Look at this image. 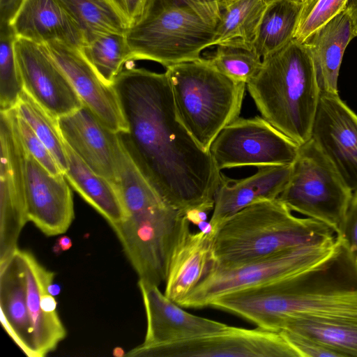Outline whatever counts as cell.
<instances>
[{
    "instance_id": "cell-1",
    "label": "cell",
    "mask_w": 357,
    "mask_h": 357,
    "mask_svg": "<svg viewBox=\"0 0 357 357\" xmlns=\"http://www.w3.org/2000/svg\"><path fill=\"white\" fill-rule=\"evenodd\" d=\"M126 129L123 149L167 204L210 211L222 172L181 121L167 73L126 68L112 84Z\"/></svg>"
},
{
    "instance_id": "cell-2",
    "label": "cell",
    "mask_w": 357,
    "mask_h": 357,
    "mask_svg": "<svg viewBox=\"0 0 357 357\" xmlns=\"http://www.w3.org/2000/svg\"><path fill=\"white\" fill-rule=\"evenodd\" d=\"M227 307L257 327L275 332L295 321H357V265L342 241L339 252L326 262L284 280L234 291Z\"/></svg>"
},
{
    "instance_id": "cell-3",
    "label": "cell",
    "mask_w": 357,
    "mask_h": 357,
    "mask_svg": "<svg viewBox=\"0 0 357 357\" xmlns=\"http://www.w3.org/2000/svg\"><path fill=\"white\" fill-rule=\"evenodd\" d=\"M246 88L265 120L301 146L311 139L321 89L311 53L292 39L262 59Z\"/></svg>"
},
{
    "instance_id": "cell-4",
    "label": "cell",
    "mask_w": 357,
    "mask_h": 357,
    "mask_svg": "<svg viewBox=\"0 0 357 357\" xmlns=\"http://www.w3.org/2000/svg\"><path fill=\"white\" fill-rule=\"evenodd\" d=\"M335 236L319 221L294 215L278 199L260 201L219 226L212 242L213 266H235Z\"/></svg>"
},
{
    "instance_id": "cell-5",
    "label": "cell",
    "mask_w": 357,
    "mask_h": 357,
    "mask_svg": "<svg viewBox=\"0 0 357 357\" xmlns=\"http://www.w3.org/2000/svg\"><path fill=\"white\" fill-rule=\"evenodd\" d=\"M119 189L127 215L111 227L139 280L159 287L185 213L161 199L136 169L121 175Z\"/></svg>"
},
{
    "instance_id": "cell-6",
    "label": "cell",
    "mask_w": 357,
    "mask_h": 357,
    "mask_svg": "<svg viewBox=\"0 0 357 357\" xmlns=\"http://www.w3.org/2000/svg\"><path fill=\"white\" fill-rule=\"evenodd\" d=\"M177 114L206 151L220 132L239 117L246 84L236 82L200 58L166 68Z\"/></svg>"
},
{
    "instance_id": "cell-7",
    "label": "cell",
    "mask_w": 357,
    "mask_h": 357,
    "mask_svg": "<svg viewBox=\"0 0 357 357\" xmlns=\"http://www.w3.org/2000/svg\"><path fill=\"white\" fill-rule=\"evenodd\" d=\"M215 27L178 0H146L126 37L132 60L145 59L165 68L200 59L213 46Z\"/></svg>"
},
{
    "instance_id": "cell-8",
    "label": "cell",
    "mask_w": 357,
    "mask_h": 357,
    "mask_svg": "<svg viewBox=\"0 0 357 357\" xmlns=\"http://www.w3.org/2000/svg\"><path fill=\"white\" fill-rule=\"evenodd\" d=\"M341 246V239L335 236L235 266L213 265L179 305L204 307L228 294L297 275L326 262L339 252Z\"/></svg>"
},
{
    "instance_id": "cell-9",
    "label": "cell",
    "mask_w": 357,
    "mask_h": 357,
    "mask_svg": "<svg viewBox=\"0 0 357 357\" xmlns=\"http://www.w3.org/2000/svg\"><path fill=\"white\" fill-rule=\"evenodd\" d=\"M353 192L310 139L299 147L290 178L278 199L291 211L319 221L341 236Z\"/></svg>"
},
{
    "instance_id": "cell-10",
    "label": "cell",
    "mask_w": 357,
    "mask_h": 357,
    "mask_svg": "<svg viewBox=\"0 0 357 357\" xmlns=\"http://www.w3.org/2000/svg\"><path fill=\"white\" fill-rule=\"evenodd\" d=\"M300 146L262 116L240 118L226 126L211 144L209 152L216 167L292 165Z\"/></svg>"
},
{
    "instance_id": "cell-11",
    "label": "cell",
    "mask_w": 357,
    "mask_h": 357,
    "mask_svg": "<svg viewBox=\"0 0 357 357\" xmlns=\"http://www.w3.org/2000/svg\"><path fill=\"white\" fill-rule=\"evenodd\" d=\"M129 357H298L280 332L227 326L222 331L176 342L140 349Z\"/></svg>"
},
{
    "instance_id": "cell-12",
    "label": "cell",
    "mask_w": 357,
    "mask_h": 357,
    "mask_svg": "<svg viewBox=\"0 0 357 357\" xmlns=\"http://www.w3.org/2000/svg\"><path fill=\"white\" fill-rule=\"evenodd\" d=\"M15 108L0 112V265L17 250L29 221L25 199V150L14 121Z\"/></svg>"
},
{
    "instance_id": "cell-13",
    "label": "cell",
    "mask_w": 357,
    "mask_h": 357,
    "mask_svg": "<svg viewBox=\"0 0 357 357\" xmlns=\"http://www.w3.org/2000/svg\"><path fill=\"white\" fill-rule=\"evenodd\" d=\"M15 50L24 90L51 115L58 119L83 105L45 44L16 37Z\"/></svg>"
},
{
    "instance_id": "cell-14",
    "label": "cell",
    "mask_w": 357,
    "mask_h": 357,
    "mask_svg": "<svg viewBox=\"0 0 357 357\" xmlns=\"http://www.w3.org/2000/svg\"><path fill=\"white\" fill-rule=\"evenodd\" d=\"M311 139L346 185L357 192V115L338 94L321 91Z\"/></svg>"
},
{
    "instance_id": "cell-15",
    "label": "cell",
    "mask_w": 357,
    "mask_h": 357,
    "mask_svg": "<svg viewBox=\"0 0 357 357\" xmlns=\"http://www.w3.org/2000/svg\"><path fill=\"white\" fill-rule=\"evenodd\" d=\"M24 171L28 220L47 236L64 234L75 217L65 174L50 173L26 151Z\"/></svg>"
},
{
    "instance_id": "cell-16",
    "label": "cell",
    "mask_w": 357,
    "mask_h": 357,
    "mask_svg": "<svg viewBox=\"0 0 357 357\" xmlns=\"http://www.w3.org/2000/svg\"><path fill=\"white\" fill-rule=\"evenodd\" d=\"M64 142L94 172L117 185L123 147L118 133L86 105L57 119Z\"/></svg>"
},
{
    "instance_id": "cell-17",
    "label": "cell",
    "mask_w": 357,
    "mask_h": 357,
    "mask_svg": "<svg viewBox=\"0 0 357 357\" xmlns=\"http://www.w3.org/2000/svg\"><path fill=\"white\" fill-rule=\"evenodd\" d=\"M138 287L146 316L145 338L138 348L200 337L222 331L228 326L188 312L162 294L158 286L138 280Z\"/></svg>"
},
{
    "instance_id": "cell-18",
    "label": "cell",
    "mask_w": 357,
    "mask_h": 357,
    "mask_svg": "<svg viewBox=\"0 0 357 357\" xmlns=\"http://www.w3.org/2000/svg\"><path fill=\"white\" fill-rule=\"evenodd\" d=\"M45 45L83 104L112 130H125L126 124L114 89L102 80L79 48L57 41Z\"/></svg>"
},
{
    "instance_id": "cell-19",
    "label": "cell",
    "mask_w": 357,
    "mask_h": 357,
    "mask_svg": "<svg viewBox=\"0 0 357 357\" xmlns=\"http://www.w3.org/2000/svg\"><path fill=\"white\" fill-rule=\"evenodd\" d=\"M257 168L256 173L241 179H232L222 173L209 220L215 231L225 220L246 206L278 199L288 183L292 165Z\"/></svg>"
},
{
    "instance_id": "cell-20",
    "label": "cell",
    "mask_w": 357,
    "mask_h": 357,
    "mask_svg": "<svg viewBox=\"0 0 357 357\" xmlns=\"http://www.w3.org/2000/svg\"><path fill=\"white\" fill-rule=\"evenodd\" d=\"M213 236L192 231L184 215L169 261L165 294L180 305L213 265Z\"/></svg>"
},
{
    "instance_id": "cell-21",
    "label": "cell",
    "mask_w": 357,
    "mask_h": 357,
    "mask_svg": "<svg viewBox=\"0 0 357 357\" xmlns=\"http://www.w3.org/2000/svg\"><path fill=\"white\" fill-rule=\"evenodd\" d=\"M10 25L16 37L40 44L57 41L81 48L85 39L59 0H23Z\"/></svg>"
},
{
    "instance_id": "cell-22",
    "label": "cell",
    "mask_w": 357,
    "mask_h": 357,
    "mask_svg": "<svg viewBox=\"0 0 357 357\" xmlns=\"http://www.w3.org/2000/svg\"><path fill=\"white\" fill-rule=\"evenodd\" d=\"M15 254L25 278L36 357H44L54 351L67 334L59 314H47L40 306L41 294L54 281L55 273L45 268L29 251L17 248Z\"/></svg>"
},
{
    "instance_id": "cell-23",
    "label": "cell",
    "mask_w": 357,
    "mask_h": 357,
    "mask_svg": "<svg viewBox=\"0 0 357 357\" xmlns=\"http://www.w3.org/2000/svg\"><path fill=\"white\" fill-rule=\"evenodd\" d=\"M355 37L353 22L344 8L303 43L311 53L321 91L338 94L337 79L343 55Z\"/></svg>"
},
{
    "instance_id": "cell-24",
    "label": "cell",
    "mask_w": 357,
    "mask_h": 357,
    "mask_svg": "<svg viewBox=\"0 0 357 357\" xmlns=\"http://www.w3.org/2000/svg\"><path fill=\"white\" fill-rule=\"evenodd\" d=\"M1 322L8 335L29 357H36L26 302V281L15 253L0 265Z\"/></svg>"
},
{
    "instance_id": "cell-25",
    "label": "cell",
    "mask_w": 357,
    "mask_h": 357,
    "mask_svg": "<svg viewBox=\"0 0 357 357\" xmlns=\"http://www.w3.org/2000/svg\"><path fill=\"white\" fill-rule=\"evenodd\" d=\"M65 176L79 195L112 226L126 218L117 185L89 167L65 142Z\"/></svg>"
},
{
    "instance_id": "cell-26",
    "label": "cell",
    "mask_w": 357,
    "mask_h": 357,
    "mask_svg": "<svg viewBox=\"0 0 357 357\" xmlns=\"http://www.w3.org/2000/svg\"><path fill=\"white\" fill-rule=\"evenodd\" d=\"M303 5L291 0H268L252 43L262 59L294 38Z\"/></svg>"
},
{
    "instance_id": "cell-27",
    "label": "cell",
    "mask_w": 357,
    "mask_h": 357,
    "mask_svg": "<svg viewBox=\"0 0 357 357\" xmlns=\"http://www.w3.org/2000/svg\"><path fill=\"white\" fill-rule=\"evenodd\" d=\"M268 1L231 0L227 2L215 26L213 46L237 43L252 47Z\"/></svg>"
},
{
    "instance_id": "cell-28",
    "label": "cell",
    "mask_w": 357,
    "mask_h": 357,
    "mask_svg": "<svg viewBox=\"0 0 357 357\" xmlns=\"http://www.w3.org/2000/svg\"><path fill=\"white\" fill-rule=\"evenodd\" d=\"M282 331L314 340L337 357H357V321H295L287 324Z\"/></svg>"
},
{
    "instance_id": "cell-29",
    "label": "cell",
    "mask_w": 357,
    "mask_h": 357,
    "mask_svg": "<svg viewBox=\"0 0 357 357\" xmlns=\"http://www.w3.org/2000/svg\"><path fill=\"white\" fill-rule=\"evenodd\" d=\"M59 1L79 26L85 44L106 33H126L129 26L108 0Z\"/></svg>"
},
{
    "instance_id": "cell-30",
    "label": "cell",
    "mask_w": 357,
    "mask_h": 357,
    "mask_svg": "<svg viewBox=\"0 0 357 357\" xmlns=\"http://www.w3.org/2000/svg\"><path fill=\"white\" fill-rule=\"evenodd\" d=\"M79 50L102 80L110 86L123 70L124 63L132 61L126 33L102 35Z\"/></svg>"
},
{
    "instance_id": "cell-31",
    "label": "cell",
    "mask_w": 357,
    "mask_h": 357,
    "mask_svg": "<svg viewBox=\"0 0 357 357\" xmlns=\"http://www.w3.org/2000/svg\"><path fill=\"white\" fill-rule=\"evenodd\" d=\"M15 108L17 114L29 123L47 146L65 173L67 169V155L65 142L60 132L57 119L51 115L24 90Z\"/></svg>"
},
{
    "instance_id": "cell-32",
    "label": "cell",
    "mask_w": 357,
    "mask_h": 357,
    "mask_svg": "<svg viewBox=\"0 0 357 357\" xmlns=\"http://www.w3.org/2000/svg\"><path fill=\"white\" fill-rule=\"evenodd\" d=\"M10 24H0V111L14 109L24 91Z\"/></svg>"
},
{
    "instance_id": "cell-33",
    "label": "cell",
    "mask_w": 357,
    "mask_h": 357,
    "mask_svg": "<svg viewBox=\"0 0 357 357\" xmlns=\"http://www.w3.org/2000/svg\"><path fill=\"white\" fill-rule=\"evenodd\" d=\"M207 59L223 75L244 84L257 73L262 63L251 47L237 43L216 45L213 55Z\"/></svg>"
},
{
    "instance_id": "cell-34",
    "label": "cell",
    "mask_w": 357,
    "mask_h": 357,
    "mask_svg": "<svg viewBox=\"0 0 357 357\" xmlns=\"http://www.w3.org/2000/svg\"><path fill=\"white\" fill-rule=\"evenodd\" d=\"M348 0H310L303 5L294 40L303 43L316 30L342 10Z\"/></svg>"
},
{
    "instance_id": "cell-35",
    "label": "cell",
    "mask_w": 357,
    "mask_h": 357,
    "mask_svg": "<svg viewBox=\"0 0 357 357\" xmlns=\"http://www.w3.org/2000/svg\"><path fill=\"white\" fill-rule=\"evenodd\" d=\"M15 125L26 152L53 174H64L52 153L15 108Z\"/></svg>"
},
{
    "instance_id": "cell-36",
    "label": "cell",
    "mask_w": 357,
    "mask_h": 357,
    "mask_svg": "<svg viewBox=\"0 0 357 357\" xmlns=\"http://www.w3.org/2000/svg\"><path fill=\"white\" fill-rule=\"evenodd\" d=\"M280 333L297 354L298 357H337L335 353L314 340L285 331Z\"/></svg>"
},
{
    "instance_id": "cell-37",
    "label": "cell",
    "mask_w": 357,
    "mask_h": 357,
    "mask_svg": "<svg viewBox=\"0 0 357 357\" xmlns=\"http://www.w3.org/2000/svg\"><path fill=\"white\" fill-rule=\"evenodd\" d=\"M339 238L357 265V192H353Z\"/></svg>"
},
{
    "instance_id": "cell-38",
    "label": "cell",
    "mask_w": 357,
    "mask_h": 357,
    "mask_svg": "<svg viewBox=\"0 0 357 357\" xmlns=\"http://www.w3.org/2000/svg\"><path fill=\"white\" fill-rule=\"evenodd\" d=\"M205 22L216 26L226 6L225 0H178Z\"/></svg>"
},
{
    "instance_id": "cell-39",
    "label": "cell",
    "mask_w": 357,
    "mask_h": 357,
    "mask_svg": "<svg viewBox=\"0 0 357 357\" xmlns=\"http://www.w3.org/2000/svg\"><path fill=\"white\" fill-rule=\"evenodd\" d=\"M130 26L140 15L146 0H108Z\"/></svg>"
},
{
    "instance_id": "cell-40",
    "label": "cell",
    "mask_w": 357,
    "mask_h": 357,
    "mask_svg": "<svg viewBox=\"0 0 357 357\" xmlns=\"http://www.w3.org/2000/svg\"><path fill=\"white\" fill-rule=\"evenodd\" d=\"M23 0H0V24H10Z\"/></svg>"
},
{
    "instance_id": "cell-41",
    "label": "cell",
    "mask_w": 357,
    "mask_h": 357,
    "mask_svg": "<svg viewBox=\"0 0 357 357\" xmlns=\"http://www.w3.org/2000/svg\"><path fill=\"white\" fill-rule=\"evenodd\" d=\"M208 213L202 208H193L186 211L185 216L190 223L197 226L200 222L207 220Z\"/></svg>"
},
{
    "instance_id": "cell-42",
    "label": "cell",
    "mask_w": 357,
    "mask_h": 357,
    "mask_svg": "<svg viewBox=\"0 0 357 357\" xmlns=\"http://www.w3.org/2000/svg\"><path fill=\"white\" fill-rule=\"evenodd\" d=\"M72 245L73 242L70 237L66 235L61 236L53 246V252L60 254L70 249Z\"/></svg>"
},
{
    "instance_id": "cell-43",
    "label": "cell",
    "mask_w": 357,
    "mask_h": 357,
    "mask_svg": "<svg viewBox=\"0 0 357 357\" xmlns=\"http://www.w3.org/2000/svg\"><path fill=\"white\" fill-rule=\"evenodd\" d=\"M345 9L353 22L357 37V0H348Z\"/></svg>"
},
{
    "instance_id": "cell-44",
    "label": "cell",
    "mask_w": 357,
    "mask_h": 357,
    "mask_svg": "<svg viewBox=\"0 0 357 357\" xmlns=\"http://www.w3.org/2000/svg\"><path fill=\"white\" fill-rule=\"evenodd\" d=\"M47 291L51 295L56 296L61 292V287L59 284L51 282L47 287Z\"/></svg>"
},
{
    "instance_id": "cell-45",
    "label": "cell",
    "mask_w": 357,
    "mask_h": 357,
    "mask_svg": "<svg viewBox=\"0 0 357 357\" xmlns=\"http://www.w3.org/2000/svg\"><path fill=\"white\" fill-rule=\"evenodd\" d=\"M113 355L117 357L123 356L124 355V351L121 347H116L113 351Z\"/></svg>"
},
{
    "instance_id": "cell-46",
    "label": "cell",
    "mask_w": 357,
    "mask_h": 357,
    "mask_svg": "<svg viewBox=\"0 0 357 357\" xmlns=\"http://www.w3.org/2000/svg\"><path fill=\"white\" fill-rule=\"evenodd\" d=\"M291 1L296 2L298 3L304 4L310 0H291Z\"/></svg>"
},
{
    "instance_id": "cell-47",
    "label": "cell",
    "mask_w": 357,
    "mask_h": 357,
    "mask_svg": "<svg viewBox=\"0 0 357 357\" xmlns=\"http://www.w3.org/2000/svg\"><path fill=\"white\" fill-rule=\"evenodd\" d=\"M226 1V3L229 2V1H231V0H225Z\"/></svg>"
}]
</instances>
